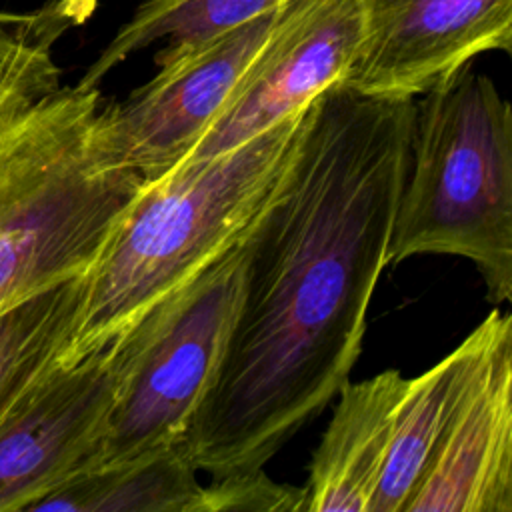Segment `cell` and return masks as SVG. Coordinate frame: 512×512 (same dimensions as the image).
Returning a JSON list of instances; mask_svg holds the SVG:
<instances>
[{
	"label": "cell",
	"instance_id": "30bf717a",
	"mask_svg": "<svg viewBox=\"0 0 512 512\" xmlns=\"http://www.w3.org/2000/svg\"><path fill=\"white\" fill-rule=\"evenodd\" d=\"M362 32V0H290L188 158L232 150L302 112L342 80Z\"/></svg>",
	"mask_w": 512,
	"mask_h": 512
},
{
	"label": "cell",
	"instance_id": "277c9868",
	"mask_svg": "<svg viewBox=\"0 0 512 512\" xmlns=\"http://www.w3.org/2000/svg\"><path fill=\"white\" fill-rule=\"evenodd\" d=\"M422 254L470 260L494 306L512 296V110L468 66L414 98L388 264Z\"/></svg>",
	"mask_w": 512,
	"mask_h": 512
},
{
	"label": "cell",
	"instance_id": "5b68a950",
	"mask_svg": "<svg viewBox=\"0 0 512 512\" xmlns=\"http://www.w3.org/2000/svg\"><path fill=\"white\" fill-rule=\"evenodd\" d=\"M242 268L238 244L128 326V364L88 468L130 464L184 442L220 366Z\"/></svg>",
	"mask_w": 512,
	"mask_h": 512
},
{
	"label": "cell",
	"instance_id": "7a4b0ae2",
	"mask_svg": "<svg viewBox=\"0 0 512 512\" xmlns=\"http://www.w3.org/2000/svg\"><path fill=\"white\" fill-rule=\"evenodd\" d=\"M304 110L232 150L186 158L146 180L84 276L64 360L106 346L242 242L292 160Z\"/></svg>",
	"mask_w": 512,
	"mask_h": 512
},
{
	"label": "cell",
	"instance_id": "7c38bea8",
	"mask_svg": "<svg viewBox=\"0 0 512 512\" xmlns=\"http://www.w3.org/2000/svg\"><path fill=\"white\" fill-rule=\"evenodd\" d=\"M482 342L478 324L462 344L432 368L408 378L396 412L382 476L368 512H404L438 444L462 378Z\"/></svg>",
	"mask_w": 512,
	"mask_h": 512
},
{
	"label": "cell",
	"instance_id": "2e32d148",
	"mask_svg": "<svg viewBox=\"0 0 512 512\" xmlns=\"http://www.w3.org/2000/svg\"><path fill=\"white\" fill-rule=\"evenodd\" d=\"M84 276L50 286L0 314V418L62 358L80 310Z\"/></svg>",
	"mask_w": 512,
	"mask_h": 512
},
{
	"label": "cell",
	"instance_id": "ba28073f",
	"mask_svg": "<svg viewBox=\"0 0 512 512\" xmlns=\"http://www.w3.org/2000/svg\"><path fill=\"white\" fill-rule=\"evenodd\" d=\"M404 512H512V318L494 308Z\"/></svg>",
	"mask_w": 512,
	"mask_h": 512
},
{
	"label": "cell",
	"instance_id": "3957f363",
	"mask_svg": "<svg viewBox=\"0 0 512 512\" xmlns=\"http://www.w3.org/2000/svg\"><path fill=\"white\" fill-rule=\"evenodd\" d=\"M100 106L60 86L0 134V314L86 274L146 184L106 148Z\"/></svg>",
	"mask_w": 512,
	"mask_h": 512
},
{
	"label": "cell",
	"instance_id": "9c48e42d",
	"mask_svg": "<svg viewBox=\"0 0 512 512\" xmlns=\"http://www.w3.org/2000/svg\"><path fill=\"white\" fill-rule=\"evenodd\" d=\"M512 0H362V32L340 84L418 98L484 52H510Z\"/></svg>",
	"mask_w": 512,
	"mask_h": 512
},
{
	"label": "cell",
	"instance_id": "e0dca14e",
	"mask_svg": "<svg viewBox=\"0 0 512 512\" xmlns=\"http://www.w3.org/2000/svg\"><path fill=\"white\" fill-rule=\"evenodd\" d=\"M304 488L278 484L264 470L212 478L202 484L198 512H302Z\"/></svg>",
	"mask_w": 512,
	"mask_h": 512
},
{
	"label": "cell",
	"instance_id": "4fadbf2b",
	"mask_svg": "<svg viewBox=\"0 0 512 512\" xmlns=\"http://www.w3.org/2000/svg\"><path fill=\"white\" fill-rule=\"evenodd\" d=\"M198 474L180 442L130 464L80 470L30 512H198Z\"/></svg>",
	"mask_w": 512,
	"mask_h": 512
},
{
	"label": "cell",
	"instance_id": "52a82bcc",
	"mask_svg": "<svg viewBox=\"0 0 512 512\" xmlns=\"http://www.w3.org/2000/svg\"><path fill=\"white\" fill-rule=\"evenodd\" d=\"M288 2L260 14L158 72L126 100L102 104L100 136L114 160L154 180L186 160L260 52Z\"/></svg>",
	"mask_w": 512,
	"mask_h": 512
},
{
	"label": "cell",
	"instance_id": "8fae6325",
	"mask_svg": "<svg viewBox=\"0 0 512 512\" xmlns=\"http://www.w3.org/2000/svg\"><path fill=\"white\" fill-rule=\"evenodd\" d=\"M406 388L408 378L384 370L338 390L334 416L310 462L306 512H368Z\"/></svg>",
	"mask_w": 512,
	"mask_h": 512
},
{
	"label": "cell",
	"instance_id": "6da1fadb",
	"mask_svg": "<svg viewBox=\"0 0 512 512\" xmlns=\"http://www.w3.org/2000/svg\"><path fill=\"white\" fill-rule=\"evenodd\" d=\"M414 98L340 82L304 110L274 194L240 242L234 324L184 450L210 478L264 464L348 382L388 266Z\"/></svg>",
	"mask_w": 512,
	"mask_h": 512
},
{
	"label": "cell",
	"instance_id": "9a60e30c",
	"mask_svg": "<svg viewBox=\"0 0 512 512\" xmlns=\"http://www.w3.org/2000/svg\"><path fill=\"white\" fill-rule=\"evenodd\" d=\"M94 8L96 0H48L24 14L0 12V134L60 88L52 48Z\"/></svg>",
	"mask_w": 512,
	"mask_h": 512
},
{
	"label": "cell",
	"instance_id": "5bb4252c",
	"mask_svg": "<svg viewBox=\"0 0 512 512\" xmlns=\"http://www.w3.org/2000/svg\"><path fill=\"white\" fill-rule=\"evenodd\" d=\"M290 0H144L114 34L80 78V86L98 88L102 78L132 54L164 42L156 66L188 56L224 34Z\"/></svg>",
	"mask_w": 512,
	"mask_h": 512
},
{
	"label": "cell",
	"instance_id": "8992f818",
	"mask_svg": "<svg viewBox=\"0 0 512 512\" xmlns=\"http://www.w3.org/2000/svg\"><path fill=\"white\" fill-rule=\"evenodd\" d=\"M130 356V330L80 358L56 360L0 418V512H30L86 470Z\"/></svg>",
	"mask_w": 512,
	"mask_h": 512
}]
</instances>
